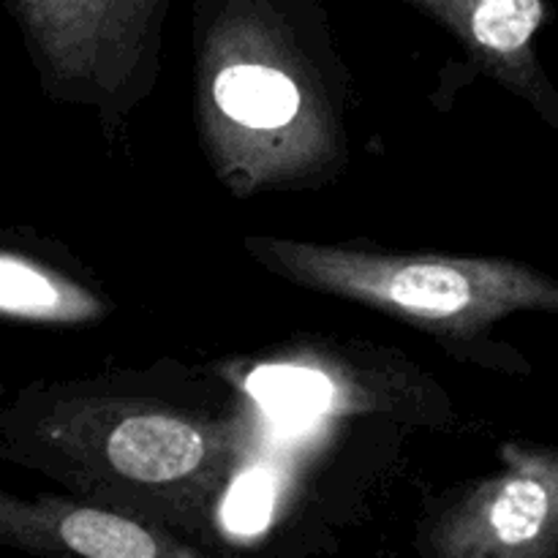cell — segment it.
Returning a JSON list of instances; mask_svg holds the SVG:
<instances>
[{"instance_id":"6da1fadb","label":"cell","mask_w":558,"mask_h":558,"mask_svg":"<svg viewBox=\"0 0 558 558\" xmlns=\"http://www.w3.org/2000/svg\"><path fill=\"white\" fill-rule=\"evenodd\" d=\"M196 118L216 172L238 196L325 178L343 158L341 98L322 0H191Z\"/></svg>"},{"instance_id":"7a4b0ae2","label":"cell","mask_w":558,"mask_h":558,"mask_svg":"<svg viewBox=\"0 0 558 558\" xmlns=\"http://www.w3.org/2000/svg\"><path fill=\"white\" fill-rule=\"evenodd\" d=\"M267 270L447 338H474L518 311L558 314V278L512 259L401 254L281 238H248Z\"/></svg>"},{"instance_id":"3957f363","label":"cell","mask_w":558,"mask_h":558,"mask_svg":"<svg viewBox=\"0 0 558 558\" xmlns=\"http://www.w3.org/2000/svg\"><path fill=\"white\" fill-rule=\"evenodd\" d=\"M47 463L114 496H202L227 477L232 447L216 425L136 401H71L41 420Z\"/></svg>"},{"instance_id":"277c9868","label":"cell","mask_w":558,"mask_h":558,"mask_svg":"<svg viewBox=\"0 0 558 558\" xmlns=\"http://www.w3.org/2000/svg\"><path fill=\"white\" fill-rule=\"evenodd\" d=\"M41 85L104 114L134 104L156 76L169 0H5Z\"/></svg>"},{"instance_id":"5b68a950","label":"cell","mask_w":558,"mask_h":558,"mask_svg":"<svg viewBox=\"0 0 558 558\" xmlns=\"http://www.w3.org/2000/svg\"><path fill=\"white\" fill-rule=\"evenodd\" d=\"M501 472L452 501L425 532L439 558H558V447L505 441Z\"/></svg>"},{"instance_id":"8992f818","label":"cell","mask_w":558,"mask_h":558,"mask_svg":"<svg viewBox=\"0 0 558 558\" xmlns=\"http://www.w3.org/2000/svg\"><path fill=\"white\" fill-rule=\"evenodd\" d=\"M0 539L31 554L82 558H194L199 550L174 543L140 518L63 499H0Z\"/></svg>"},{"instance_id":"52a82bcc","label":"cell","mask_w":558,"mask_h":558,"mask_svg":"<svg viewBox=\"0 0 558 558\" xmlns=\"http://www.w3.org/2000/svg\"><path fill=\"white\" fill-rule=\"evenodd\" d=\"M445 25L488 74L526 98L558 131V93L537 60L548 0H407Z\"/></svg>"},{"instance_id":"ba28073f","label":"cell","mask_w":558,"mask_h":558,"mask_svg":"<svg viewBox=\"0 0 558 558\" xmlns=\"http://www.w3.org/2000/svg\"><path fill=\"white\" fill-rule=\"evenodd\" d=\"M0 308L9 319L54 325H82L107 311L80 283L11 251L0 256Z\"/></svg>"},{"instance_id":"9c48e42d","label":"cell","mask_w":558,"mask_h":558,"mask_svg":"<svg viewBox=\"0 0 558 558\" xmlns=\"http://www.w3.org/2000/svg\"><path fill=\"white\" fill-rule=\"evenodd\" d=\"M248 390L256 401L283 420H305L322 412L330 401L325 376L303 368H262L248 379Z\"/></svg>"},{"instance_id":"30bf717a","label":"cell","mask_w":558,"mask_h":558,"mask_svg":"<svg viewBox=\"0 0 558 558\" xmlns=\"http://www.w3.org/2000/svg\"><path fill=\"white\" fill-rule=\"evenodd\" d=\"M272 485L262 472H248L232 485L223 501V521L232 532L254 534L270 518Z\"/></svg>"}]
</instances>
